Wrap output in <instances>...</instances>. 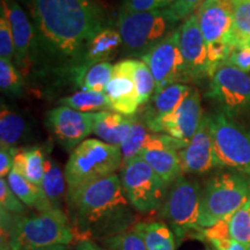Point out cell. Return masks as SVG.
<instances>
[{
    "instance_id": "cell-5",
    "label": "cell",
    "mask_w": 250,
    "mask_h": 250,
    "mask_svg": "<svg viewBox=\"0 0 250 250\" xmlns=\"http://www.w3.org/2000/svg\"><path fill=\"white\" fill-rule=\"evenodd\" d=\"M179 22L168 7L140 13H120L117 29L123 40L124 54L140 59L176 29Z\"/></svg>"
},
{
    "instance_id": "cell-7",
    "label": "cell",
    "mask_w": 250,
    "mask_h": 250,
    "mask_svg": "<svg viewBox=\"0 0 250 250\" xmlns=\"http://www.w3.org/2000/svg\"><path fill=\"white\" fill-rule=\"evenodd\" d=\"M202 188L184 175L171 184L160 208V217L173 230L179 247L188 237L193 239L202 227L198 225Z\"/></svg>"
},
{
    "instance_id": "cell-30",
    "label": "cell",
    "mask_w": 250,
    "mask_h": 250,
    "mask_svg": "<svg viewBox=\"0 0 250 250\" xmlns=\"http://www.w3.org/2000/svg\"><path fill=\"white\" fill-rule=\"evenodd\" d=\"M151 133L152 132L147 129L143 120L137 117L136 122L131 127L129 136L121 146L122 159H123L122 166L133 160L134 158H138L140 153L145 148L146 144H147L149 137H151Z\"/></svg>"
},
{
    "instance_id": "cell-35",
    "label": "cell",
    "mask_w": 250,
    "mask_h": 250,
    "mask_svg": "<svg viewBox=\"0 0 250 250\" xmlns=\"http://www.w3.org/2000/svg\"><path fill=\"white\" fill-rule=\"evenodd\" d=\"M0 88L11 96H20L23 90L22 73L13 62L6 59H0Z\"/></svg>"
},
{
    "instance_id": "cell-36",
    "label": "cell",
    "mask_w": 250,
    "mask_h": 250,
    "mask_svg": "<svg viewBox=\"0 0 250 250\" xmlns=\"http://www.w3.org/2000/svg\"><path fill=\"white\" fill-rule=\"evenodd\" d=\"M0 210L13 214H27V206L19 199L11 189L7 180L0 179Z\"/></svg>"
},
{
    "instance_id": "cell-1",
    "label": "cell",
    "mask_w": 250,
    "mask_h": 250,
    "mask_svg": "<svg viewBox=\"0 0 250 250\" xmlns=\"http://www.w3.org/2000/svg\"><path fill=\"white\" fill-rule=\"evenodd\" d=\"M41 48L61 61L80 62L86 45L107 28L100 0H28Z\"/></svg>"
},
{
    "instance_id": "cell-26",
    "label": "cell",
    "mask_w": 250,
    "mask_h": 250,
    "mask_svg": "<svg viewBox=\"0 0 250 250\" xmlns=\"http://www.w3.org/2000/svg\"><path fill=\"white\" fill-rule=\"evenodd\" d=\"M26 131V123L21 115L1 103L0 110V147H17Z\"/></svg>"
},
{
    "instance_id": "cell-21",
    "label": "cell",
    "mask_w": 250,
    "mask_h": 250,
    "mask_svg": "<svg viewBox=\"0 0 250 250\" xmlns=\"http://www.w3.org/2000/svg\"><path fill=\"white\" fill-rule=\"evenodd\" d=\"M193 89L195 88L189 85L175 83V85H171L161 92L154 94L149 104L146 107L143 122L156 120V118L164 117L173 112L193 92Z\"/></svg>"
},
{
    "instance_id": "cell-13",
    "label": "cell",
    "mask_w": 250,
    "mask_h": 250,
    "mask_svg": "<svg viewBox=\"0 0 250 250\" xmlns=\"http://www.w3.org/2000/svg\"><path fill=\"white\" fill-rule=\"evenodd\" d=\"M94 120L95 112H80L65 105L51 109L46 114L50 130L66 151H73L94 133Z\"/></svg>"
},
{
    "instance_id": "cell-25",
    "label": "cell",
    "mask_w": 250,
    "mask_h": 250,
    "mask_svg": "<svg viewBox=\"0 0 250 250\" xmlns=\"http://www.w3.org/2000/svg\"><path fill=\"white\" fill-rule=\"evenodd\" d=\"M65 183H66V179H65L64 171L51 156L46 155L44 177H43L41 187L45 196L48 197L49 202L51 203L52 208L57 210H62V202H64V198H66Z\"/></svg>"
},
{
    "instance_id": "cell-3",
    "label": "cell",
    "mask_w": 250,
    "mask_h": 250,
    "mask_svg": "<svg viewBox=\"0 0 250 250\" xmlns=\"http://www.w3.org/2000/svg\"><path fill=\"white\" fill-rule=\"evenodd\" d=\"M1 250H28L67 246L76 239L68 215L62 210L13 214L0 210Z\"/></svg>"
},
{
    "instance_id": "cell-41",
    "label": "cell",
    "mask_w": 250,
    "mask_h": 250,
    "mask_svg": "<svg viewBox=\"0 0 250 250\" xmlns=\"http://www.w3.org/2000/svg\"><path fill=\"white\" fill-rule=\"evenodd\" d=\"M18 151L17 147H0V177L5 179L11 173Z\"/></svg>"
},
{
    "instance_id": "cell-37",
    "label": "cell",
    "mask_w": 250,
    "mask_h": 250,
    "mask_svg": "<svg viewBox=\"0 0 250 250\" xmlns=\"http://www.w3.org/2000/svg\"><path fill=\"white\" fill-rule=\"evenodd\" d=\"M14 58L15 44L11 24L6 15L0 12V59L13 62Z\"/></svg>"
},
{
    "instance_id": "cell-38",
    "label": "cell",
    "mask_w": 250,
    "mask_h": 250,
    "mask_svg": "<svg viewBox=\"0 0 250 250\" xmlns=\"http://www.w3.org/2000/svg\"><path fill=\"white\" fill-rule=\"evenodd\" d=\"M175 0H123L120 13H140L167 8Z\"/></svg>"
},
{
    "instance_id": "cell-11",
    "label": "cell",
    "mask_w": 250,
    "mask_h": 250,
    "mask_svg": "<svg viewBox=\"0 0 250 250\" xmlns=\"http://www.w3.org/2000/svg\"><path fill=\"white\" fill-rule=\"evenodd\" d=\"M140 59L154 77L155 94L175 83L190 81L180 48V26Z\"/></svg>"
},
{
    "instance_id": "cell-22",
    "label": "cell",
    "mask_w": 250,
    "mask_h": 250,
    "mask_svg": "<svg viewBox=\"0 0 250 250\" xmlns=\"http://www.w3.org/2000/svg\"><path fill=\"white\" fill-rule=\"evenodd\" d=\"M7 182L13 192L27 208H35L37 212L50 211L54 208L42 187L31 183L14 168H12L11 173L7 175Z\"/></svg>"
},
{
    "instance_id": "cell-44",
    "label": "cell",
    "mask_w": 250,
    "mask_h": 250,
    "mask_svg": "<svg viewBox=\"0 0 250 250\" xmlns=\"http://www.w3.org/2000/svg\"><path fill=\"white\" fill-rule=\"evenodd\" d=\"M228 250H247L245 247H243L241 243L236 242V241H233L232 245H230V248Z\"/></svg>"
},
{
    "instance_id": "cell-4",
    "label": "cell",
    "mask_w": 250,
    "mask_h": 250,
    "mask_svg": "<svg viewBox=\"0 0 250 250\" xmlns=\"http://www.w3.org/2000/svg\"><path fill=\"white\" fill-rule=\"evenodd\" d=\"M249 198V177L230 170L214 174L202 188L198 225L208 228L233 215Z\"/></svg>"
},
{
    "instance_id": "cell-16",
    "label": "cell",
    "mask_w": 250,
    "mask_h": 250,
    "mask_svg": "<svg viewBox=\"0 0 250 250\" xmlns=\"http://www.w3.org/2000/svg\"><path fill=\"white\" fill-rule=\"evenodd\" d=\"M0 12L8 19L13 33L15 65L22 76H27L31 68V49L35 41V29L17 0H1Z\"/></svg>"
},
{
    "instance_id": "cell-31",
    "label": "cell",
    "mask_w": 250,
    "mask_h": 250,
    "mask_svg": "<svg viewBox=\"0 0 250 250\" xmlns=\"http://www.w3.org/2000/svg\"><path fill=\"white\" fill-rule=\"evenodd\" d=\"M233 215L226 217L208 228H202L193 239L202 242H208L215 250H228L233 240L230 235V220Z\"/></svg>"
},
{
    "instance_id": "cell-18",
    "label": "cell",
    "mask_w": 250,
    "mask_h": 250,
    "mask_svg": "<svg viewBox=\"0 0 250 250\" xmlns=\"http://www.w3.org/2000/svg\"><path fill=\"white\" fill-rule=\"evenodd\" d=\"M111 111L133 116L138 110L139 100L136 85L131 74V59L118 62L114 65L112 77L105 88Z\"/></svg>"
},
{
    "instance_id": "cell-40",
    "label": "cell",
    "mask_w": 250,
    "mask_h": 250,
    "mask_svg": "<svg viewBox=\"0 0 250 250\" xmlns=\"http://www.w3.org/2000/svg\"><path fill=\"white\" fill-rule=\"evenodd\" d=\"M227 64L239 68L245 73H250V45L234 48Z\"/></svg>"
},
{
    "instance_id": "cell-8",
    "label": "cell",
    "mask_w": 250,
    "mask_h": 250,
    "mask_svg": "<svg viewBox=\"0 0 250 250\" xmlns=\"http://www.w3.org/2000/svg\"><path fill=\"white\" fill-rule=\"evenodd\" d=\"M210 120L219 169L250 179V129L220 111L210 115Z\"/></svg>"
},
{
    "instance_id": "cell-9",
    "label": "cell",
    "mask_w": 250,
    "mask_h": 250,
    "mask_svg": "<svg viewBox=\"0 0 250 250\" xmlns=\"http://www.w3.org/2000/svg\"><path fill=\"white\" fill-rule=\"evenodd\" d=\"M120 179L127 201L142 214L160 211L170 186L142 158H134L121 167Z\"/></svg>"
},
{
    "instance_id": "cell-15",
    "label": "cell",
    "mask_w": 250,
    "mask_h": 250,
    "mask_svg": "<svg viewBox=\"0 0 250 250\" xmlns=\"http://www.w3.org/2000/svg\"><path fill=\"white\" fill-rule=\"evenodd\" d=\"M180 48L190 81L210 78L208 44L199 28L196 14L187 18L180 26Z\"/></svg>"
},
{
    "instance_id": "cell-14",
    "label": "cell",
    "mask_w": 250,
    "mask_h": 250,
    "mask_svg": "<svg viewBox=\"0 0 250 250\" xmlns=\"http://www.w3.org/2000/svg\"><path fill=\"white\" fill-rule=\"evenodd\" d=\"M182 174L203 175L218 169L214 144L212 138L210 115L203 116L195 136L187 147L179 152Z\"/></svg>"
},
{
    "instance_id": "cell-45",
    "label": "cell",
    "mask_w": 250,
    "mask_h": 250,
    "mask_svg": "<svg viewBox=\"0 0 250 250\" xmlns=\"http://www.w3.org/2000/svg\"><path fill=\"white\" fill-rule=\"evenodd\" d=\"M17 1H23V2H26V4H27L28 0H17Z\"/></svg>"
},
{
    "instance_id": "cell-23",
    "label": "cell",
    "mask_w": 250,
    "mask_h": 250,
    "mask_svg": "<svg viewBox=\"0 0 250 250\" xmlns=\"http://www.w3.org/2000/svg\"><path fill=\"white\" fill-rule=\"evenodd\" d=\"M45 160L46 154L42 147L19 149L14 158L13 168L31 183L41 187L44 177Z\"/></svg>"
},
{
    "instance_id": "cell-32",
    "label": "cell",
    "mask_w": 250,
    "mask_h": 250,
    "mask_svg": "<svg viewBox=\"0 0 250 250\" xmlns=\"http://www.w3.org/2000/svg\"><path fill=\"white\" fill-rule=\"evenodd\" d=\"M131 74L138 93L139 105L146 104L155 94L154 77L142 59H131Z\"/></svg>"
},
{
    "instance_id": "cell-17",
    "label": "cell",
    "mask_w": 250,
    "mask_h": 250,
    "mask_svg": "<svg viewBox=\"0 0 250 250\" xmlns=\"http://www.w3.org/2000/svg\"><path fill=\"white\" fill-rule=\"evenodd\" d=\"M196 17L206 44L230 45L233 14L229 0H205L197 9Z\"/></svg>"
},
{
    "instance_id": "cell-28",
    "label": "cell",
    "mask_w": 250,
    "mask_h": 250,
    "mask_svg": "<svg viewBox=\"0 0 250 250\" xmlns=\"http://www.w3.org/2000/svg\"><path fill=\"white\" fill-rule=\"evenodd\" d=\"M59 104L80 112L111 111L105 93L90 92V90H80L72 95L59 99Z\"/></svg>"
},
{
    "instance_id": "cell-42",
    "label": "cell",
    "mask_w": 250,
    "mask_h": 250,
    "mask_svg": "<svg viewBox=\"0 0 250 250\" xmlns=\"http://www.w3.org/2000/svg\"><path fill=\"white\" fill-rule=\"evenodd\" d=\"M76 250H105L95 241H80L76 247Z\"/></svg>"
},
{
    "instance_id": "cell-33",
    "label": "cell",
    "mask_w": 250,
    "mask_h": 250,
    "mask_svg": "<svg viewBox=\"0 0 250 250\" xmlns=\"http://www.w3.org/2000/svg\"><path fill=\"white\" fill-rule=\"evenodd\" d=\"M105 250H147L144 237L136 227L99 241Z\"/></svg>"
},
{
    "instance_id": "cell-39",
    "label": "cell",
    "mask_w": 250,
    "mask_h": 250,
    "mask_svg": "<svg viewBox=\"0 0 250 250\" xmlns=\"http://www.w3.org/2000/svg\"><path fill=\"white\" fill-rule=\"evenodd\" d=\"M205 0H175L169 7L171 13L177 20H186L190 15L195 14L193 12L197 11Z\"/></svg>"
},
{
    "instance_id": "cell-43",
    "label": "cell",
    "mask_w": 250,
    "mask_h": 250,
    "mask_svg": "<svg viewBox=\"0 0 250 250\" xmlns=\"http://www.w3.org/2000/svg\"><path fill=\"white\" fill-rule=\"evenodd\" d=\"M28 250H68V248L64 245H57V246L43 247V248H35V249H28Z\"/></svg>"
},
{
    "instance_id": "cell-29",
    "label": "cell",
    "mask_w": 250,
    "mask_h": 250,
    "mask_svg": "<svg viewBox=\"0 0 250 250\" xmlns=\"http://www.w3.org/2000/svg\"><path fill=\"white\" fill-rule=\"evenodd\" d=\"M79 71L78 83L81 89L104 93L112 77L114 65L111 62H99L86 67H79Z\"/></svg>"
},
{
    "instance_id": "cell-19",
    "label": "cell",
    "mask_w": 250,
    "mask_h": 250,
    "mask_svg": "<svg viewBox=\"0 0 250 250\" xmlns=\"http://www.w3.org/2000/svg\"><path fill=\"white\" fill-rule=\"evenodd\" d=\"M137 116H126L115 111L95 112L94 134L102 142L121 147L129 136Z\"/></svg>"
},
{
    "instance_id": "cell-6",
    "label": "cell",
    "mask_w": 250,
    "mask_h": 250,
    "mask_svg": "<svg viewBox=\"0 0 250 250\" xmlns=\"http://www.w3.org/2000/svg\"><path fill=\"white\" fill-rule=\"evenodd\" d=\"M122 151L100 139H86L71 153L64 174L67 190L115 174L122 167Z\"/></svg>"
},
{
    "instance_id": "cell-2",
    "label": "cell",
    "mask_w": 250,
    "mask_h": 250,
    "mask_svg": "<svg viewBox=\"0 0 250 250\" xmlns=\"http://www.w3.org/2000/svg\"><path fill=\"white\" fill-rule=\"evenodd\" d=\"M65 202L74 236L80 241H101L136 225L133 208L116 174L67 190Z\"/></svg>"
},
{
    "instance_id": "cell-27",
    "label": "cell",
    "mask_w": 250,
    "mask_h": 250,
    "mask_svg": "<svg viewBox=\"0 0 250 250\" xmlns=\"http://www.w3.org/2000/svg\"><path fill=\"white\" fill-rule=\"evenodd\" d=\"M233 14L232 48L250 45V0H229Z\"/></svg>"
},
{
    "instance_id": "cell-24",
    "label": "cell",
    "mask_w": 250,
    "mask_h": 250,
    "mask_svg": "<svg viewBox=\"0 0 250 250\" xmlns=\"http://www.w3.org/2000/svg\"><path fill=\"white\" fill-rule=\"evenodd\" d=\"M134 227L143 235L147 250H175L177 248L173 230L164 221H145L136 224Z\"/></svg>"
},
{
    "instance_id": "cell-34",
    "label": "cell",
    "mask_w": 250,
    "mask_h": 250,
    "mask_svg": "<svg viewBox=\"0 0 250 250\" xmlns=\"http://www.w3.org/2000/svg\"><path fill=\"white\" fill-rule=\"evenodd\" d=\"M230 235L236 241L250 250V198L233 214L230 220Z\"/></svg>"
},
{
    "instance_id": "cell-10",
    "label": "cell",
    "mask_w": 250,
    "mask_h": 250,
    "mask_svg": "<svg viewBox=\"0 0 250 250\" xmlns=\"http://www.w3.org/2000/svg\"><path fill=\"white\" fill-rule=\"evenodd\" d=\"M206 96L218 105L220 112L234 120L250 110V76L225 64L210 79Z\"/></svg>"
},
{
    "instance_id": "cell-20",
    "label": "cell",
    "mask_w": 250,
    "mask_h": 250,
    "mask_svg": "<svg viewBox=\"0 0 250 250\" xmlns=\"http://www.w3.org/2000/svg\"><path fill=\"white\" fill-rule=\"evenodd\" d=\"M123 46V40L118 29L107 27L96 34L81 56V65L79 67H86L99 62H109L116 57L118 50Z\"/></svg>"
},
{
    "instance_id": "cell-12",
    "label": "cell",
    "mask_w": 250,
    "mask_h": 250,
    "mask_svg": "<svg viewBox=\"0 0 250 250\" xmlns=\"http://www.w3.org/2000/svg\"><path fill=\"white\" fill-rule=\"evenodd\" d=\"M203 116L204 114L201 95L198 90L193 89V92L173 112L144 123L153 133L168 134L173 138L190 143L201 124Z\"/></svg>"
}]
</instances>
